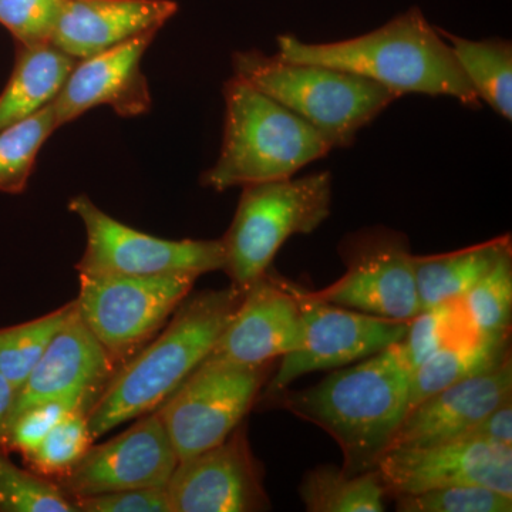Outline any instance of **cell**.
I'll use <instances>...</instances> for the list:
<instances>
[{
	"label": "cell",
	"mask_w": 512,
	"mask_h": 512,
	"mask_svg": "<svg viewBox=\"0 0 512 512\" xmlns=\"http://www.w3.org/2000/svg\"><path fill=\"white\" fill-rule=\"evenodd\" d=\"M73 312L74 301L42 318L0 329V372L16 394Z\"/></svg>",
	"instance_id": "cell-26"
},
{
	"label": "cell",
	"mask_w": 512,
	"mask_h": 512,
	"mask_svg": "<svg viewBox=\"0 0 512 512\" xmlns=\"http://www.w3.org/2000/svg\"><path fill=\"white\" fill-rule=\"evenodd\" d=\"M225 123L220 157L201 175V185L229 188L295 177L332 147L318 131L245 80L224 84Z\"/></svg>",
	"instance_id": "cell-4"
},
{
	"label": "cell",
	"mask_w": 512,
	"mask_h": 512,
	"mask_svg": "<svg viewBox=\"0 0 512 512\" xmlns=\"http://www.w3.org/2000/svg\"><path fill=\"white\" fill-rule=\"evenodd\" d=\"M86 229V249L76 264L79 275H156L224 271L221 239H163L137 231L100 210L87 195L69 202Z\"/></svg>",
	"instance_id": "cell-10"
},
{
	"label": "cell",
	"mask_w": 512,
	"mask_h": 512,
	"mask_svg": "<svg viewBox=\"0 0 512 512\" xmlns=\"http://www.w3.org/2000/svg\"><path fill=\"white\" fill-rule=\"evenodd\" d=\"M77 60L53 43H16L15 66L0 93V130L28 119L56 99Z\"/></svg>",
	"instance_id": "cell-20"
},
{
	"label": "cell",
	"mask_w": 512,
	"mask_h": 512,
	"mask_svg": "<svg viewBox=\"0 0 512 512\" xmlns=\"http://www.w3.org/2000/svg\"><path fill=\"white\" fill-rule=\"evenodd\" d=\"M76 410H86L89 407L76 402H46L29 407L25 412L19 414L16 419L10 421L8 427L3 431L2 450L13 448L23 456L28 457L45 440L50 430L64 419L67 414Z\"/></svg>",
	"instance_id": "cell-33"
},
{
	"label": "cell",
	"mask_w": 512,
	"mask_h": 512,
	"mask_svg": "<svg viewBox=\"0 0 512 512\" xmlns=\"http://www.w3.org/2000/svg\"><path fill=\"white\" fill-rule=\"evenodd\" d=\"M301 306V348L281 357L276 372L262 390V399L284 392L299 377L353 365L402 342L409 322L379 318L320 301L295 285Z\"/></svg>",
	"instance_id": "cell-11"
},
{
	"label": "cell",
	"mask_w": 512,
	"mask_h": 512,
	"mask_svg": "<svg viewBox=\"0 0 512 512\" xmlns=\"http://www.w3.org/2000/svg\"><path fill=\"white\" fill-rule=\"evenodd\" d=\"M177 12L174 0H69L52 43L76 60L87 59L158 32Z\"/></svg>",
	"instance_id": "cell-19"
},
{
	"label": "cell",
	"mask_w": 512,
	"mask_h": 512,
	"mask_svg": "<svg viewBox=\"0 0 512 512\" xmlns=\"http://www.w3.org/2000/svg\"><path fill=\"white\" fill-rule=\"evenodd\" d=\"M114 366L116 363L80 319L74 303L72 316L16 394L5 429L20 413L40 403L64 400L92 409L114 375Z\"/></svg>",
	"instance_id": "cell-17"
},
{
	"label": "cell",
	"mask_w": 512,
	"mask_h": 512,
	"mask_svg": "<svg viewBox=\"0 0 512 512\" xmlns=\"http://www.w3.org/2000/svg\"><path fill=\"white\" fill-rule=\"evenodd\" d=\"M274 366L202 362L184 380L156 410L180 461L217 446L244 423Z\"/></svg>",
	"instance_id": "cell-8"
},
{
	"label": "cell",
	"mask_w": 512,
	"mask_h": 512,
	"mask_svg": "<svg viewBox=\"0 0 512 512\" xmlns=\"http://www.w3.org/2000/svg\"><path fill=\"white\" fill-rule=\"evenodd\" d=\"M481 103L512 120V45L501 37L470 40L439 28Z\"/></svg>",
	"instance_id": "cell-23"
},
{
	"label": "cell",
	"mask_w": 512,
	"mask_h": 512,
	"mask_svg": "<svg viewBox=\"0 0 512 512\" xmlns=\"http://www.w3.org/2000/svg\"><path fill=\"white\" fill-rule=\"evenodd\" d=\"M234 76L298 114L332 148H348L357 134L400 99L366 77L319 63L289 62L262 50L232 55Z\"/></svg>",
	"instance_id": "cell-5"
},
{
	"label": "cell",
	"mask_w": 512,
	"mask_h": 512,
	"mask_svg": "<svg viewBox=\"0 0 512 512\" xmlns=\"http://www.w3.org/2000/svg\"><path fill=\"white\" fill-rule=\"evenodd\" d=\"M56 130L59 124L52 103L0 130V192L22 194L26 190L40 150Z\"/></svg>",
	"instance_id": "cell-25"
},
{
	"label": "cell",
	"mask_w": 512,
	"mask_h": 512,
	"mask_svg": "<svg viewBox=\"0 0 512 512\" xmlns=\"http://www.w3.org/2000/svg\"><path fill=\"white\" fill-rule=\"evenodd\" d=\"M454 440L483 441V443L512 446V400L501 404L494 412L468 427Z\"/></svg>",
	"instance_id": "cell-35"
},
{
	"label": "cell",
	"mask_w": 512,
	"mask_h": 512,
	"mask_svg": "<svg viewBox=\"0 0 512 512\" xmlns=\"http://www.w3.org/2000/svg\"><path fill=\"white\" fill-rule=\"evenodd\" d=\"M510 251L511 235L505 234L446 254L414 255L421 311L463 298Z\"/></svg>",
	"instance_id": "cell-21"
},
{
	"label": "cell",
	"mask_w": 512,
	"mask_h": 512,
	"mask_svg": "<svg viewBox=\"0 0 512 512\" xmlns=\"http://www.w3.org/2000/svg\"><path fill=\"white\" fill-rule=\"evenodd\" d=\"M264 477L242 423L222 443L180 461L165 493L171 512L268 511Z\"/></svg>",
	"instance_id": "cell-12"
},
{
	"label": "cell",
	"mask_w": 512,
	"mask_h": 512,
	"mask_svg": "<svg viewBox=\"0 0 512 512\" xmlns=\"http://www.w3.org/2000/svg\"><path fill=\"white\" fill-rule=\"evenodd\" d=\"M0 512H79L59 484L13 464L0 450Z\"/></svg>",
	"instance_id": "cell-28"
},
{
	"label": "cell",
	"mask_w": 512,
	"mask_h": 512,
	"mask_svg": "<svg viewBox=\"0 0 512 512\" xmlns=\"http://www.w3.org/2000/svg\"><path fill=\"white\" fill-rule=\"evenodd\" d=\"M69 0H0V25L18 45L52 43Z\"/></svg>",
	"instance_id": "cell-32"
},
{
	"label": "cell",
	"mask_w": 512,
	"mask_h": 512,
	"mask_svg": "<svg viewBox=\"0 0 512 512\" xmlns=\"http://www.w3.org/2000/svg\"><path fill=\"white\" fill-rule=\"evenodd\" d=\"M15 389L9 380L0 372V450H2V434L5 429L6 420H8L10 409L15 402Z\"/></svg>",
	"instance_id": "cell-36"
},
{
	"label": "cell",
	"mask_w": 512,
	"mask_h": 512,
	"mask_svg": "<svg viewBox=\"0 0 512 512\" xmlns=\"http://www.w3.org/2000/svg\"><path fill=\"white\" fill-rule=\"evenodd\" d=\"M180 463L173 443L157 412L138 417L124 430L99 446H92L59 484L70 498L165 487Z\"/></svg>",
	"instance_id": "cell-13"
},
{
	"label": "cell",
	"mask_w": 512,
	"mask_h": 512,
	"mask_svg": "<svg viewBox=\"0 0 512 512\" xmlns=\"http://www.w3.org/2000/svg\"><path fill=\"white\" fill-rule=\"evenodd\" d=\"M332 195L329 171L242 188L234 220L221 238L231 285L247 291L289 238L313 234L330 217Z\"/></svg>",
	"instance_id": "cell-6"
},
{
	"label": "cell",
	"mask_w": 512,
	"mask_h": 512,
	"mask_svg": "<svg viewBox=\"0 0 512 512\" xmlns=\"http://www.w3.org/2000/svg\"><path fill=\"white\" fill-rule=\"evenodd\" d=\"M512 400V360L448 386L414 406L387 451L454 440L501 404Z\"/></svg>",
	"instance_id": "cell-18"
},
{
	"label": "cell",
	"mask_w": 512,
	"mask_h": 512,
	"mask_svg": "<svg viewBox=\"0 0 512 512\" xmlns=\"http://www.w3.org/2000/svg\"><path fill=\"white\" fill-rule=\"evenodd\" d=\"M157 33L151 30L99 55L77 60L52 101L59 128L100 106L110 107L123 119L148 113L153 100L141 60Z\"/></svg>",
	"instance_id": "cell-16"
},
{
	"label": "cell",
	"mask_w": 512,
	"mask_h": 512,
	"mask_svg": "<svg viewBox=\"0 0 512 512\" xmlns=\"http://www.w3.org/2000/svg\"><path fill=\"white\" fill-rule=\"evenodd\" d=\"M387 497L448 485H483L512 497V446L448 440L426 447L394 448L376 464Z\"/></svg>",
	"instance_id": "cell-14"
},
{
	"label": "cell",
	"mask_w": 512,
	"mask_h": 512,
	"mask_svg": "<svg viewBox=\"0 0 512 512\" xmlns=\"http://www.w3.org/2000/svg\"><path fill=\"white\" fill-rule=\"evenodd\" d=\"M413 369L402 342L333 370L315 386L265 397L338 443L349 474L376 468L409 413Z\"/></svg>",
	"instance_id": "cell-1"
},
{
	"label": "cell",
	"mask_w": 512,
	"mask_h": 512,
	"mask_svg": "<svg viewBox=\"0 0 512 512\" xmlns=\"http://www.w3.org/2000/svg\"><path fill=\"white\" fill-rule=\"evenodd\" d=\"M276 43V55L282 59L339 67L366 77L399 97L443 96L468 109L483 106L451 46L417 6L352 39L308 43L293 35H281Z\"/></svg>",
	"instance_id": "cell-2"
},
{
	"label": "cell",
	"mask_w": 512,
	"mask_h": 512,
	"mask_svg": "<svg viewBox=\"0 0 512 512\" xmlns=\"http://www.w3.org/2000/svg\"><path fill=\"white\" fill-rule=\"evenodd\" d=\"M463 318L466 316L458 299L423 309L419 315L409 320V328L402 340V346L413 372L447 343L464 339L454 338Z\"/></svg>",
	"instance_id": "cell-31"
},
{
	"label": "cell",
	"mask_w": 512,
	"mask_h": 512,
	"mask_svg": "<svg viewBox=\"0 0 512 512\" xmlns=\"http://www.w3.org/2000/svg\"><path fill=\"white\" fill-rule=\"evenodd\" d=\"M399 512H511L512 497L483 485H448L394 497Z\"/></svg>",
	"instance_id": "cell-30"
},
{
	"label": "cell",
	"mask_w": 512,
	"mask_h": 512,
	"mask_svg": "<svg viewBox=\"0 0 512 512\" xmlns=\"http://www.w3.org/2000/svg\"><path fill=\"white\" fill-rule=\"evenodd\" d=\"M303 322L295 285L269 271L244 292L204 362L258 365L301 348Z\"/></svg>",
	"instance_id": "cell-15"
},
{
	"label": "cell",
	"mask_w": 512,
	"mask_h": 512,
	"mask_svg": "<svg viewBox=\"0 0 512 512\" xmlns=\"http://www.w3.org/2000/svg\"><path fill=\"white\" fill-rule=\"evenodd\" d=\"M511 333L468 336L434 352L413 372L409 412L427 397L503 365L511 357Z\"/></svg>",
	"instance_id": "cell-22"
},
{
	"label": "cell",
	"mask_w": 512,
	"mask_h": 512,
	"mask_svg": "<svg viewBox=\"0 0 512 512\" xmlns=\"http://www.w3.org/2000/svg\"><path fill=\"white\" fill-rule=\"evenodd\" d=\"M200 275H79L76 309L114 363L127 362L164 328Z\"/></svg>",
	"instance_id": "cell-7"
},
{
	"label": "cell",
	"mask_w": 512,
	"mask_h": 512,
	"mask_svg": "<svg viewBox=\"0 0 512 512\" xmlns=\"http://www.w3.org/2000/svg\"><path fill=\"white\" fill-rule=\"evenodd\" d=\"M73 501L79 512H171L165 487L114 491Z\"/></svg>",
	"instance_id": "cell-34"
},
{
	"label": "cell",
	"mask_w": 512,
	"mask_h": 512,
	"mask_svg": "<svg viewBox=\"0 0 512 512\" xmlns=\"http://www.w3.org/2000/svg\"><path fill=\"white\" fill-rule=\"evenodd\" d=\"M338 254L345 274L309 291L312 296L379 318L409 322L419 315L414 254L404 232L384 225L349 232L340 239Z\"/></svg>",
	"instance_id": "cell-9"
},
{
	"label": "cell",
	"mask_w": 512,
	"mask_h": 512,
	"mask_svg": "<svg viewBox=\"0 0 512 512\" xmlns=\"http://www.w3.org/2000/svg\"><path fill=\"white\" fill-rule=\"evenodd\" d=\"M299 497L309 512H383L387 491L376 468L349 474L342 467L319 466L303 476Z\"/></svg>",
	"instance_id": "cell-24"
},
{
	"label": "cell",
	"mask_w": 512,
	"mask_h": 512,
	"mask_svg": "<svg viewBox=\"0 0 512 512\" xmlns=\"http://www.w3.org/2000/svg\"><path fill=\"white\" fill-rule=\"evenodd\" d=\"M244 292L208 289L184 299L167 328L114 372L89 412L93 440L156 412L207 359Z\"/></svg>",
	"instance_id": "cell-3"
},
{
	"label": "cell",
	"mask_w": 512,
	"mask_h": 512,
	"mask_svg": "<svg viewBox=\"0 0 512 512\" xmlns=\"http://www.w3.org/2000/svg\"><path fill=\"white\" fill-rule=\"evenodd\" d=\"M468 328L477 336L511 333L512 251L460 299Z\"/></svg>",
	"instance_id": "cell-27"
},
{
	"label": "cell",
	"mask_w": 512,
	"mask_h": 512,
	"mask_svg": "<svg viewBox=\"0 0 512 512\" xmlns=\"http://www.w3.org/2000/svg\"><path fill=\"white\" fill-rule=\"evenodd\" d=\"M89 412L76 410L50 430L45 440L25 457L42 476H63L92 447Z\"/></svg>",
	"instance_id": "cell-29"
}]
</instances>
